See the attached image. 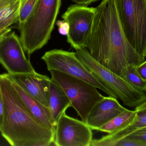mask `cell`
<instances>
[{"label":"cell","instance_id":"obj_1","mask_svg":"<svg viewBox=\"0 0 146 146\" xmlns=\"http://www.w3.org/2000/svg\"><path fill=\"white\" fill-rule=\"evenodd\" d=\"M84 48L95 61L121 77L129 65L138 67L145 61L126 37L115 0H102L96 7L92 32Z\"/></svg>","mask_w":146,"mask_h":146},{"label":"cell","instance_id":"obj_2","mask_svg":"<svg viewBox=\"0 0 146 146\" xmlns=\"http://www.w3.org/2000/svg\"><path fill=\"white\" fill-rule=\"evenodd\" d=\"M5 103L1 134L13 146H54V130L38 121L24 104L7 73L0 75Z\"/></svg>","mask_w":146,"mask_h":146},{"label":"cell","instance_id":"obj_3","mask_svg":"<svg viewBox=\"0 0 146 146\" xmlns=\"http://www.w3.org/2000/svg\"><path fill=\"white\" fill-rule=\"evenodd\" d=\"M61 5V0H38L27 19L19 25L20 40L28 56L48 42Z\"/></svg>","mask_w":146,"mask_h":146},{"label":"cell","instance_id":"obj_4","mask_svg":"<svg viewBox=\"0 0 146 146\" xmlns=\"http://www.w3.org/2000/svg\"><path fill=\"white\" fill-rule=\"evenodd\" d=\"M79 60L86 67L109 89L112 97L123 104L136 107L146 100V93L130 85L123 78L117 75L95 61L86 48L76 49Z\"/></svg>","mask_w":146,"mask_h":146},{"label":"cell","instance_id":"obj_5","mask_svg":"<svg viewBox=\"0 0 146 146\" xmlns=\"http://www.w3.org/2000/svg\"><path fill=\"white\" fill-rule=\"evenodd\" d=\"M121 25L129 43L146 57V0H115Z\"/></svg>","mask_w":146,"mask_h":146},{"label":"cell","instance_id":"obj_6","mask_svg":"<svg viewBox=\"0 0 146 146\" xmlns=\"http://www.w3.org/2000/svg\"><path fill=\"white\" fill-rule=\"evenodd\" d=\"M51 79L56 82L69 99L82 121L86 123L93 107L104 97L94 86L60 71L51 70Z\"/></svg>","mask_w":146,"mask_h":146},{"label":"cell","instance_id":"obj_7","mask_svg":"<svg viewBox=\"0 0 146 146\" xmlns=\"http://www.w3.org/2000/svg\"><path fill=\"white\" fill-rule=\"evenodd\" d=\"M42 59L49 72L56 70L80 79L96 87L110 97H112L107 87L79 60L76 52L55 49L45 52Z\"/></svg>","mask_w":146,"mask_h":146},{"label":"cell","instance_id":"obj_8","mask_svg":"<svg viewBox=\"0 0 146 146\" xmlns=\"http://www.w3.org/2000/svg\"><path fill=\"white\" fill-rule=\"evenodd\" d=\"M96 8L83 4L71 5L62 15L68 25L67 41L75 49L84 48L91 34Z\"/></svg>","mask_w":146,"mask_h":146},{"label":"cell","instance_id":"obj_9","mask_svg":"<svg viewBox=\"0 0 146 146\" xmlns=\"http://www.w3.org/2000/svg\"><path fill=\"white\" fill-rule=\"evenodd\" d=\"M19 37L15 32L0 39V63L10 74L36 73L27 59Z\"/></svg>","mask_w":146,"mask_h":146},{"label":"cell","instance_id":"obj_10","mask_svg":"<svg viewBox=\"0 0 146 146\" xmlns=\"http://www.w3.org/2000/svg\"><path fill=\"white\" fill-rule=\"evenodd\" d=\"M91 129L82 121L69 117L64 112L56 123L54 145L56 146H91Z\"/></svg>","mask_w":146,"mask_h":146},{"label":"cell","instance_id":"obj_11","mask_svg":"<svg viewBox=\"0 0 146 146\" xmlns=\"http://www.w3.org/2000/svg\"><path fill=\"white\" fill-rule=\"evenodd\" d=\"M9 79L20 87L27 93L49 108V87L51 79L38 73L10 74Z\"/></svg>","mask_w":146,"mask_h":146},{"label":"cell","instance_id":"obj_12","mask_svg":"<svg viewBox=\"0 0 146 146\" xmlns=\"http://www.w3.org/2000/svg\"><path fill=\"white\" fill-rule=\"evenodd\" d=\"M127 109L119 103L117 99L110 96L104 97L93 107L87 117L86 123L92 130L98 131Z\"/></svg>","mask_w":146,"mask_h":146},{"label":"cell","instance_id":"obj_13","mask_svg":"<svg viewBox=\"0 0 146 146\" xmlns=\"http://www.w3.org/2000/svg\"><path fill=\"white\" fill-rule=\"evenodd\" d=\"M136 116L133 122L123 128L108 134L98 139H93L91 146H114L131 134L146 127V100L135 107Z\"/></svg>","mask_w":146,"mask_h":146},{"label":"cell","instance_id":"obj_14","mask_svg":"<svg viewBox=\"0 0 146 146\" xmlns=\"http://www.w3.org/2000/svg\"><path fill=\"white\" fill-rule=\"evenodd\" d=\"M13 82L15 90L29 112L41 123L55 130L56 123L52 117L49 108L30 96L17 84Z\"/></svg>","mask_w":146,"mask_h":146},{"label":"cell","instance_id":"obj_15","mask_svg":"<svg viewBox=\"0 0 146 146\" xmlns=\"http://www.w3.org/2000/svg\"><path fill=\"white\" fill-rule=\"evenodd\" d=\"M21 0H0V39L11 31L12 25L19 22Z\"/></svg>","mask_w":146,"mask_h":146},{"label":"cell","instance_id":"obj_16","mask_svg":"<svg viewBox=\"0 0 146 146\" xmlns=\"http://www.w3.org/2000/svg\"><path fill=\"white\" fill-rule=\"evenodd\" d=\"M49 108L52 117L57 123L61 116L72 107L69 99L61 87L51 79L49 87Z\"/></svg>","mask_w":146,"mask_h":146},{"label":"cell","instance_id":"obj_17","mask_svg":"<svg viewBox=\"0 0 146 146\" xmlns=\"http://www.w3.org/2000/svg\"><path fill=\"white\" fill-rule=\"evenodd\" d=\"M136 116V111L127 109L99 129L98 131L110 134L123 128L133 121Z\"/></svg>","mask_w":146,"mask_h":146},{"label":"cell","instance_id":"obj_18","mask_svg":"<svg viewBox=\"0 0 146 146\" xmlns=\"http://www.w3.org/2000/svg\"><path fill=\"white\" fill-rule=\"evenodd\" d=\"M137 67L133 64L129 65L125 75L122 78L135 89L146 92V81L138 73Z\"/></svg>","mask_w":146,"mask_h":146},{"label":"cell","instance_id":"obj_19","mask_svg":"<svg viewBox=\"0 0 146 146\" xmlns=\"http://www.w3.org/2000/svg\"><path fill=\"white\" fill-rule=\"evenodd\" d=\"M37 1L21 0L18 22L19 25L23 24L27 19L33 10Z\"/></svg>","mask_w":146,"mask_h":146},{"label":"cell","instance_id":"obj_20","mask_svg":"<svg viewBox=\"0 0 146 146\" xmlns=\"http://www.w3.org/2000/svg\"><path fill=\"white\" fill-rule=\"evenodd\" d=\"M127 137L141 142L146 146V127L131 134Z\"/></svg>","mask_w":146,"mask_h":146},{"label":"cell","instance_id":"obj_21","mask_svg":"<svg viewBox=\"0 0 146 146\" xmlns=\"http://www.w3.org/2000/svg\"><path fill=\"white\" fill-rule=\"evenodd\" d=\"M117 146H145L141 142L129 137H126L117 143Z\"/></svg>","mask_w":146,"mask_h":146},{"label":"cell","instance_id":"obj_22","mask_svg":"<svg viewBox=\"0 0 146 146\" xmlns=\"http://www.w3.org/2000/svg\"><path fill=\"white\" fill-rule=\"evenodd\" d=\"M58 27V31L60 34L63 35H67L68 30V25L64 20L57 21L56 23Z\"/></svg>","mask_w":146,"mask_h":146},{"label":"cell","instance_id":"obj_23","mask_svg":"<svg viewBox=\"0 0 146 146\" xmlns=\"http://www.w3.org/2000/svg\"><path fill=\"white\" fill-rule=\"evenodd\" d=\"M5 103L2 93L0 87V128L1 127L4 118V113H5Z\"/></svg>","mask_w":146,"mask_h":146},{"label":"cell","instance_id":"obj_24","mask_svg":"<svg viewBox=\"0 0 146 146\" xmlns=\"http://www.w3.org/2000/svg\"><path fill=\"white\" fill-rule=\"evenodd\" d=\"M136 69L140 75L146 81V60L137 67Z\"/></svg>","mask_w":146,"mask_h":146},{"label":"cell","instance_id":"obj_25","mask_svg":"<svg viewBox=\"0 0 146 146\" xmlns=\"http://www.w3.org/2000/svg\"><path fill=\"white\" fill-rule=\"evenodd\" d=\"M71 1L76 4L86 5L98 0H71Z\"/></svg>","mask_w":146,"mask_h":146}]
</instances>
